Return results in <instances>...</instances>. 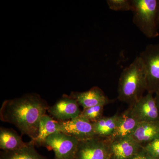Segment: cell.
Returning a JSON list of instances; mask_svg holds the SVG:
<instances>
[{"instance_id":"obj_1","label":"cell","mask_w":159,"mask_h":159,"mask_svg":"<svg viewBox=\"0 0 159 159\" xmlns=\"http://www.w3.org/2000/svg\"><path fill=\"white\" fill-rule=\"evenodd\" d=\"M49 107L39 94H27L4 101L0 109V119L13 124L22 134L33 140L37 137L40 121Z\"/></svg>"},{"instance_id":"obj_2","label":"cell","mask_w":159,"mask_h":159,"mask_svg":"<svg viewBox=\"0 0 159 159\" xmlns=\"http://www.w3.org/2000/svg\"><path fill=\"white\" fill-rule=\"evenodd\" d=\"M146 90L145 67L142 59L137 56L122 71L119 81V100L134 105L143 97Z\"/></svg>"},{"instance_id":"obj_3","label":"cell","mask_w":159,"mask_h":159,"mask_svg":"<svg viewBox=\"0 0 159 159\" xmlns=\"http://www.w3.org/2000/svg\"><path fill=\"white\" fill-rule=\"evenodd\" d=\"M133 22L146 37L159 36V0H132Z\"/></svg>"},{"instance_id":"obj_4","label":"cell","mask_w":159,"mask_h":159,"mask_svg":"<svg viewBox=\"0 0 159 159\" xmlns=\"http://www.w3.org/2000/svg\"><path fill=\"white\" fill-rule=\"evenodd\" d=\"M139 57L145 67L146 91L148 93L159 92V43L148 45Z\"/></svg>"},{"instance_id":"obj_5","label":"cell","mask_w":159,"mask_h":159,"mask_svg":"<svg viewBox=\"0 0 159 159\" xmlns=\"http://www.w3.org/2000/svg\"><path fill=\"white\" fill-rule=\"evenodd\" d=\"M79 142L74 137L59 132L48 137L44 146L54 151L55 159H74Z\"/></svg>"},{"instance_id":"obj_6","label":"cell","mask_w":159,"mask_h":159,"mask_svg":"<svg viewBox=\"0 0 159 159\" xmlns=\"http://www.w3.org/2000/svg\"><path fill=\"white\" fill-rule=\"evenodd\" d=\"M111 154L106 139L95 137L79 141L74 159H110Z\"/></svg>"},{"instance_id":"obj_7","label":"cell","mask_w":159,"mask_h":159,"mask_svg":"<svg viewBox=\"0 0 159 159\" xmlns=\"http://www.w3.org/2000/svg\"><path fill=\"white\" fill-rule=\"evenodd\" d=\"M59 122L61 132L74 137L79 141L97 137L93 123L80 115L75 119Z\"/></svg>"},{"instance_id":"obj_8","label":"cell","mask_w":159,"mask_h":159,"mask_svg":"<svg viewBox=\"0 0 159 159\" xmlns=\"http://www.w3.org/2000/svg\"><path fill=\"white\" fill-rule=\"evenodd\" d=\"M79 106L76 99L64 95L54 105L49 107L48 111L55 120L65 122L79 116L81 112Z\"/></svg>"},{"instance_id":"obj_9","label":"cell","mask_w":159,"mask_h":159,"mask_svg":"<svg viewBox=\"0 0 159 159\" xmlns=\"http://www.w3.org/2000/svg\"><path fill=\"white\" fill-rule=\"evenodd\" d=\"M139 122L159 121V113L152 94L148 93L129 107Z\"/></svg>"},{"instance_id":"obj_10","label":"cell","mask_w":159,"mask_h":159,"mask_svg":"<svg viewBox=\"0 0 159 159\" xmlns=\"http://www.w3.org/2000/svg\"><path fill=\"white\" fill-rule=\"evenodd\" d=\"M111 157L114 159H130L143 148L131 137L109 141Z\"/></svg>"},{"instance_id":"obj_11","label":"cell","mask_w":159,"mask_h":159,"mask_svg":"<svg viewBox=\"0 0 159 159\" xmlns=\"http://www.w3.org/2000/svg\"><path fill=\"white\" fill-rule=\"evenodd\" d=\"M70 96L76 99L83 109L100 104L105 106L110 102L102 90L98 87H93L85 92H72Z\"/></svg>"},{"instance_id":"obj_12","label":"cell","mask_w":159,"mask_h":159,"mask_svg":"<svg viewBox=\"0 0 159 159\" xmlns=\"http://www.w3.org/2000/svg\"><path fill=\"white\" fill-rule=\"evenodd\" d=\"M139 123L129 107L119 114L116 127L111 136L107 140L112 141L131 136Z\"/></svg>"},{"instance_id":"obj_13","label":"cell","mask_w":159,"mask_h":159,"mask_svg":"<svg viewBox=\"0 0 159 159\" xmlns=\"http://www.w3.org/2000/svg\"><path fill=\"white\" fill-rule=\"evenodd\" d=\"M132 138L142 146L159 138V121L140 122Z\"/></svg>"},{"instance_id":"obj_14","label":"cell","mask_w":159,"mask_h":159,"mask_svg":"<svg viewBox=\"0 0 159 159\" xmlns=\"http://www.w3.org/2000/svg\"><path fill=\"white\" fill-rule=\"evenodd\" d=\"M59 132H61L59 121L45 114L40 121L37 137L30 142L34 146H44L48 137Z\"/></svg>"},{"instance_id":"obj_15","label":"cell","mask_w":159,"mask_h":159,"mask_svg":"<svg viewBox=\"0 0 159 159\" xmlns=\"http://www.w3.org/2000/svg\"><path fill=\"white\" fill-rule=\"evenodd\" d=\"M13 129L0 128V148L3 151H9L18 149L27 145Z\"/></svg>"},{"instance_id":"obj_16","label":"cell","mask_w":159,"mask_h":159,"mask_svg":"<svg viewBox=\"0 0 159 159\" xmlns=\"http://www.w3.org/2000/svg\"><path fill=\"white\" fill-rule=\"evenodd\" d=\"M0 159H48L41 155L30 142L22 148L1 152Z\"/></svg>"},{"instance_id":"obj_17","label":"cell","mask_w":159,"mask_h":159,"mask_svg":"<svg viewBox=\"0 0 159 159\" xmlns=\"http://www.w3.org/2000/svg\"><path fill=\"white\" fill-rule=\"evenodd\" d=\"M119 117L118 114L111 117L103 116L93 123L96 136L105 139L110 138L116 127Z\"/></svg>"},{"instance_id":"obj_18","label":"cell","mask_w":159,"mask_h":159,"mask_svg":"<svg viewBox=\"0 0 159 159\" xmlns=\"http://www.w3.org/2000/svg\"><path fill=\"white\" fill-rule=\"evenodd\" d=\"M105 105H100L84 108L80 115L92 123L97 122L102 117L103 108Z\"/></svg>"},{"instance_id":"obj_19","label":"cell","mask_w":159,"mask_h":159,"mask_svg":"<svg viewBox=\"0 0 159 159\" xmlns=\"http://www.w3.org/2000/svg\"><path fill=\"white\" fill-rule=\"evenodd\" d=\"M109 8L114 11H133L132 0H107Z\"/></svg>"},{"instance_id":"obj_20","label":"cell","mask_w":159,"mask_h":159,"mask_svg":"<svg viewBox=\"0 0 159 159\" xmlns=\"http://www.w3.org/2000/svg\"><path fill=\"white\" fill-rule=\"evenodd\" d=\"M145 151L155 159H159V138L143 146Z\"/></svg>"},{"instance_id":"obj_21","label":"cell","mask_w":159,"mask_h":159,"mask_svg":"<svg viewBox=\"0 0 159 159\" xmlns=\"http://www.w3.org/2000/svg\"><path fill=\"white\" fill-rule=\"evenodd\" d=\"M130 159H155L145 151L144 148Z\"/></svg>"},{"instance_id":"obj_22","label":"cell","mask_w":159,"mask_h":159,"mask_svg":"<svg viewBox=\"0 0 159 159\" xmlns=\"http://www.w3.org/2000/svg\"><path fill=\"white\" fill-rule=\"evenodd\" d=\"M156 97L155 98V100L156 103V105L157 108L158 109L159 113V92L157 93Z\"/></svg>"},{"instance_id":"obj_23","label":"cell","mask_w":159,"mask_h":159,"mask_svg":"<svg viewBox=\"0 0 159 159\" xmlns=\"http://www.w3.org/2000/svg\"><path fill=\"white\" fill-rule=\"evenodd\" d=\"M158 22L159 24V12H158Z\"/></svg>"},{"instance_id":"obj_24","label":"cell","mask_w":159,"mask_h":159,"mask_svg":"<svg viewBox=\"0 0 159 159\" xmlns=\"http://www.w3.org/2000/svg\"><path fill=\"white\" fill-rule=\"evenodd\" d=\"M110 159H114L112 158H111H111H110Z\"/></svg>"}]
</instances>
